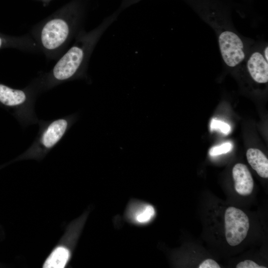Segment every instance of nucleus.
<instances>
[{
    "label": "nucleus",
    "mask_w": 268,
    "mask_h": 268,
    "mask_svg": "<svg viewBox=\"0 0 268 268\" xmlns=\"http://www.w3.org/2000/svg\"><path fill=\"white\" fill-rule=\"evenodd\" d=\"M213 30L222 63L238 70L255 40L239 33L232 19L230 0H184Z\"/></svg>",
    "instance_id": "f257e3e1"
},
{
    "label": "nucleus",
    "mask_w": 268,
    "mask_h": 268,
    "mask_svg": "<svg viewBox=\"0 0 268 268\" xmlns=\"http://www.w3.org/2000/svg\"><path fill=\"white\" fill-rule=\"evenodd\" d=\"M114 21L113 17L106 19L90 35L85 37L81 45L71 47L55 66L53 75L55 78L59 80H64L70 78L76 73L86 58L88 50L97 41Z\"/></svg>",
    "instance_id": "f03ea898"
},
{
    "label": "nucleus",
    "mask_w": 268,
    "mask_h": 268,
    "mask_svg": "<svg viewBox=\"0 0 268 268\" xmlns=\"http://www.w3.org/2000/svg\"><path fill=\"white\" fill-rule=\"evenodd\" d=\"M224 220L227 243L231 246L239 245L247 235L250 226L248 217L241 209L230 206L225 211Z\"/></svg>",
    "instance_id": "7ed1b4c3"
},
{
    "label": "nucleus",
    "mask_w": 268,
    "mask_h": 268,
    "mask_svg": "<svg viewBox=\"0 0 268 268\" xmlns=\"http://www.w3.org/2000/svg\"><path fill=\"white\" fill-rule=\"evenodd\" d=\"M69 24L61 18L51 19L42 28L41 40L43 47L48 50H55L62 45L70 33Z\"/></svg>",
    "instance_id": "20e7f679"
},
{
    "label": "nucleus",
    "mask_w": 268,
    "mask_h": 268,
    "mask_svg": "<svg viewBox=\"0 0 268 268\" xmlns=\"http://www.w3.org/2000/svg\"><path fill=\"white\" fill-rule=\"evenodd\" d=\"M232 176L236 191L240 195H250L254 188V181L247 167L242 163H237L232 169Z\"/></svg>",
    "instance_id": "39448f33"
},
{
    "label": "nucleus",
    "mask_w": 268,
    "mask_h": 268,
    "mask_svg": "<svg viewBox=\"0 0 268 268\" xmlns=\"http://www.w3.org/2000/svg\"><path fill=\"white\" fill-rule=\"evenodd\" d=\"M155 215L151 205L142 202H134L129 206L127 215L130 220L138 225H145L150 222Z\"/></svg>",
    "instance_id": "423d86ee"
},
{
    "label": "nucleus",
    "mask_w": 268,
    "mask_h": 268,
    "mask_svg": "<svg viewBox=\"0 0 268 268\" xmlns=\"http://www.w3.org/2000/svg\"><path fill=\"white\" fill-rule=\"evenodd\" d=\"M66 120L61 119L53 122L47 128L42 137V143L49 148L55 145L65 134L67 127Z\"/></svg>",
    "instance_id": "0eeeda50"
},
{
    "label": "nucleus",
    "mask_w": 268,
    "mask_h": 268,
    "mask_svg": "<svg viewBox=\"0 0 268 268\" xmlns=\"http://www.w3.org/2000/svg\"><path fill=\"white\" fill-rule=\"evenodd\" d=\"M247 160L252 168L261 177H268V159L259 149L249 148L246 152Z\"/></svg>",
    "instance_id": "6e6552de"
},
{
    "label": "nucleus",
    "mask_w": 268,
    "mask_h": 268,
    "mask_svg": "<svg viewBox=\"0 0 268 268\" xmlns=\"http://www.w3.org/2000/svg\"><path fill=\"white\" fill-rule=\"evenodd\" d=\"M26 98L23 91L0 84V102L4 105L9 106L19 105L24 103Z\"/></svg>",
    "instance_id": "1a4fd4ad"
},
{
    "label": "nucleus",
    "mask_w": 268,
    "mask_h": 268,
    "mask_svg": "<svg viewBox=\"0 0 268 268\" xmlns=\"http://www.w3.org/2000/svg\"><path fill=\"white\" fill-rule=\"evenodd\" d=\"M69 258L68 250L64 247H59L51 253L44 264L43 268H64Z\"/></svg>",
    "instance_id": "9d476101"
},
{
    "label": "nucleus",
    "mask_w": 268,
    "mask_h": 268,
    "mask_svg": "<svg viewBox=\"0 0 268 268\" xmlns=\"http://www.w3.org/2000/svg\"><path fill=\"white\" fill-rule=\"evenodd\" d=\"M210 128L211 131H219L225 134H228L231 131L230 126L228 124L215 119L211 120Z\"/></svg>",
    "instance_id": "9b49d317"
},
{
    "label": "nucleus",
    "mask_w": 268,
    "mask_h": 268,
    "mask_svg": "<svg viewBox=\"0 0 268 268\" xmlns=\"http://www.w3.org/2000/svg\"><path fill=\"white\" fill-rule=\"evenodd\" d=\"M232 147L230 142H225L218 146L212 147L209 151L211 156H216L222 154L226 153L231 151Z\"/></svg>",
    "instance_id": "f8f14e48"
},
{
    "label": "nucleus",
    "mask_w": 268,
    "mask_h": 268,
    "mask_svg": "<svg viewBox=\"0 0 268 268\" xmlns=\"http://www.w3.org/2000/svg\"><path fill=\"white\" fill-rule=\"evenodd\" d=\"M236 268H266V267L261 266L251 260H245L240 262L236 267Z\"/></svg>",
    "instance_id": "ddd939ff"
},
{
    "label": "nucleus",
    "mask_w": 268,
    "mask_h": 268,
    "mask_svg": "<svg viewBox=\"0 0 268 268\" xmlns=\"http://www.w3.org/2000/svg\"><path fill=\"white\" fill-rule=\"evenodd\" d=\"M219 265L213 260L206 259L199 266V268H220Z\"/></svg>",
    "instance_id": "4468645a"
},
{
    "label": "nucleus",
    "mask_w": 268,
    "mask_h": 268,
    "mask_svg": "<svg viewBox=\"0 0 268 268\" xmlns=\"http://www.w3.org/2000/svg\"><path fill=\"white\" fill-rule=\"evenodd\" d=\"M1 45V39L0 38V47Z\"/></svg>",
    "instance_id": "2eb2a0df"
},
{
    "label": "nucleus",
    "mask_w": 268,
    "mask_h": 268,
    "mask_svg": "<svg viewBox=\"0 0 268 268\" xmlns=\"http://www.w3.org/2000/svg\"><path fill=\"white\" fill-rule=\"evenodd\" d=\"M245 0L246 1H248V2H250V1H252L253 0Z\"/></svg>",
    "instance_id": "dca6fc26"
}]
</instances>
